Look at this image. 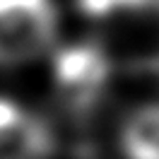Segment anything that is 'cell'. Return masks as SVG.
I'll return each mask as SVG.
<instances>
[{"instance_id": "6da1fadb", "label": "cell", "mask_w": 159, "mask_h": 159, "mask_svg": "<svg viewBox=\"0 0 159 159\" xmlns=\"http://www.w3.org/2000/svg\"><path fill=\"white\" fill-rule=\"evenodd\" d=\"M56 34L51 0H0V65L34 58Z\"/></svg>"}, {"instance_id": "277c9868", "label": "cell", "mask_w": 159, "mask_h": 159, "mask_svg": "<svg viewBox=\"0 0 159 159\" xmlns=\"http://www.w3.org/2000/svg\"><path fill=\"white\" fill-rule=\"evenodd\" d=\"M94 20H159V0H80Z\"/></svg>"}, {"instance_id": "5b68a950", "label": "cell", "mask_w": 159, "mask_h": 159, "mask_svg": "<svg viewBox=\"0 0 159 159\" xmlns=\"http://www.w3.org/2000/svg\"><path fill=\"white\" fill-rule=\"evenodd\" d=\"M125 145L133 159H159V109L140 111L130 120Z\"/></svg>"}, {"instance_id": "7a4b0ae2", "label": "cell", "mask_w": 159, "mask_h": 159, "mask_svg": "<svg viewBox=\"0 0 159 159\" xmlns=\"http://www.w3.org/2000/svg\"><path fill=\"white\" fill-rule=\"evenodd\" d=\"M106 58L97 46L65 48L56 60V82L60 94L75 106H84L97 99L106 80Z\"/></svg>"}, {"instance_id": "3957f363", "label": "cell", "mask_w": 159, "mask_h": 159, "mask_svg": "<svg viewBox=\"0 0 159 159\" xmlns=\"http://www.w3.org/2000/svg\"><path fill=\"white\" fill-rule=\"evenodd\" d=\"M43 149V130L10 101H0V157L31 159Z\"/></svg>"}]
</instances>
